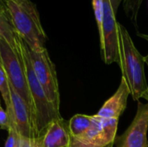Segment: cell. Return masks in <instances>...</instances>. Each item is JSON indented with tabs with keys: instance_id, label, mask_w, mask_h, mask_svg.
Wrapping results in <instances>:
<instances>
[{
	"instance_id": "3957f363",
	"label": "cell",
	"mask_w": 148,
	"mask_h": 147,
	"mask_svg": "<svg viewBox=\"0 0 148 147\" xmlns=\"http://www.w3.org/2000/svg\"><path fill=\"white\" fill-rule=\"evenodd\" d=\"M8 12L18 36L34 51L46 49L47 36L42 26L39 12L31 1L7 0Z\"/></svg>"
},
{
	"instance_id": "ba28073f",
	"label": "cell",
	"mask_w": 148,
	"mask_h": 147,
	"mask_svg": "<svg viewBox=\"0 0 148 147\" xmlns=\"http://www.w3.org/2000/svg\"><path fill=\"white\" fill-rule=\"evenodd\" d=\"M148 103L139 102L136 115L125 133L115 138L116 147H148Z\"/></svg>"
},
{
	"instance_id": "5b68a950",
	"label": "cell",
	"mask_w": 148,
	"mask_h": 147,
	"mask_svg": "<svg viewBox=\"0 0 148 147\" xmlns=\"http://www.w3.org/2000/svg\"><path fill=\"white\" fill-rule=\"evenodd\" d=\"M27 50L38 81L42 87L48 99L60 111V92L57 75L55 64L51 61L47 49L42 51H34L27 46Z\"/></svg>"
},
{
	"instance_id": "2e32d148",
	"label": "cell",
	"mask_w": 148,
	"mask_h": 147,
	"mask_svg": "<svg viewBox=\"0 0 148 147\" xmlns=\"http://www.w3.org/2000/svg\"><path fill=\"white\" fill-rule=\"evenodd\" d=\"M19 141L20 136L17 133L16 127L14 126H10L8 130V137L4 147H19Z\"/></svg>"
},
{
	"instance_id": "9c48e42d",
	"label": "cell",
	"mask_w": 148,
	"mask_h": 147,
	"mask_svg": "<svg viewBox=\"0 0 148 147\" xmlns=\"http://www.w3.org/2000/svg\"><path fill=\"white\" fill-rule=\"evenodd\" d=\"M11 109L8 113L10 126H15L20 137L27 139H36L32 115L30 110L23 98L16 92L10 84Z\"/></svg>"
},
{
	"instance_id": "44dd1931",
	"label": "cell",
	"mask_w": 148,
	"mask_h": 147,
	"mask_svg": "<svg viewBox=\"0 0 148 147\" xmlns=\"http://www.w3.org/2000/svg\"><path fill=\"white\" fill-rule=\"evenodd\" d=\"M6 2H7V0H0V11L6 13V14H9Z\"/></svg>"
},
{
	"instance_id": "4fadbf2b",
	"label": "cell",
	"mask_w": 148,
	"mask_h": 147,
	"mask_svg": "<svg viewBox=\"0 0 148 147\" xmlns=\"http://www.w3.org/2000/svg\"><path fill=\"white\" fill-rule=\"evenodd\" d=\"M95 115L75 114L69 121V128L70 135L77 138L85 134L94 125Z\"/></svg>"
},
{
	"instance_id": "52a82bcc",
	"label": "cell",
	"mask_w": 148,
	"mask_h": 147,
	"mask_svg": "<svg viewBox=\"0 0 148 147\" xmlns=\"http://www.w3.org/2000/svg\"><path fill=\"white\" fill-rule=\"evenodd\" d=\"M119 120L102 119L95 115V123L82 136H71L70 147H114Z\"/></svg>"
},
{
	"instance_id": "6da1fadb",
	"label": "cell",
	"mask_w": 148,
	"mask_h": 147,
	"mask_svg": "<svg viewBox=\"0 0 148 147\" xmlns=\"http://www.w3.org/2000/svg\"><path fill=\"white\" fill-rule=\"evenodd\" d=\"M119 66L134 101H148V85L144 71V56L136 49L127 29L118 23Z\"/></svg>"
},
{
	"instance_id": "7c38bea8",
	"label": "cell",
	"mask_w": 148,
	"mask_h": 147,
	"mask_svg": "<svg viewBox=\"0 0 148 147\" xmlns=\"http://www.w3.org/2000/svg\"><path fill=\"white\" fill-rule=\"evenodd\" d=\"M0 40L5 41L12 49L17 50L19 36L10 20V15L0 11Z\"/></svg>"
},
{
	"instance_id": "d6986e66",
	"label": "cell",
	"mask_w": 148,
	"mask_h": 147,
	"mask_svg": "<svg viewBox=\"0 0 148 147\" xmlns=\"http://www.w3.org/2000/svg\"><path fill=\"white\" fill-rule=\"evenodd\" d=\"M0 127L7 131L10 127V120L9 115L7 112L3 110L1 105H0Z\"/></svg>"
},
{
	"instance_id": "5bb4252c",
	"label": "cell",
	"mask_w": 148,
	"mask_h": 147,
	"mask_svg": "<svg viewBox=\"0 0 148 147\" xmlns=\"http://www.w3.org/2000/svg\"><path fill=\"white\" fill-rule=\"evenodd\" d=\"M0 94L6 106V112L8 113L11 109L10 85H9V80H8L6 72L3 68V66L1 61H0Z\"/></svg>"
},
{
	"instance_id": "8992f818",
	"label": "cell",
	"mask_w": 148,
	"mask_h": 147,
	"mask_svg": "<svg viewBox=\"0 0 148 147\" xmlns=\"http://www.w3.org/2000/svg\"><path fill=\"white\" fill-rule=\"evenodd\" d=\"M99 30L101 52L106 64L119 62L118 23L109 0H103V14Z\"/></svg>"
},
{
	"instance_id": "8fae6325",
	"label": "cell",
	"mask_w": 148,
	"mask_h": 147,
	"mask_svg": "<svg viewBox=\"0 0 148 147\" xmlns=\"http://www.w3.org/2000/svg\"><path fill=\"white\" fill-rule=\"evenodd\" d=\"M41 147H70L71 135L69 121L61 118L53 121L40 138Z\"/></svg>"
},
{
	"instance_id": "9a60e30c",
	"label": "cell",
	"mask_w": 148,
	"mask_h": 147,
	"mask_svg": "<svg viewBox=\"0 0 148 147\" xmlns=\"http://www.w3.org/2000/svg\"><path fill=\"white\" fill-rule=\"evenodd\" d=\"M143 0H124L123 8L127 16L133 22V23L137 26L138 16L140 9L141 7Z\"/></svg>"
},
{
	"instance_id": "7a4b0ae2",
	"label": "cell",
	"mask_w": 148,
	"mask_h": 147,
	"mask_svg": "<svg viewBox=\"0 0 148 147\" xmlns=\"http://www.w3.org/2000/svg\"><path fill=\"white\" fill-rule=\"evenodd\" d=\"M18 49L21 53L27 82L29 86L30 99L32 102V120L36 139H40L47 130L48 126L55 120L62 118L60 111L48 99L42 87L38 81L29 57L27 45L19 37Z\"/></svg>"
},
{
	"instance_id": "7402d4cb",
	"label": "cell",
	"mask_w": 148,
	"mask_h": 147,
	"mask_svg": "<svg viewBox=\"0 0 148 147\" xmlns=\"http://www.w3.org/2000/svg\"><path fill=\"white\" fill-rule=\"evenodd\" d=\"M140 37H142V38H144L145 40H147L148 42V35H145V34H138Z\"/></svg>"
},
{
	"instance_id": "603a6c76",
	"label": "cell",
	"mask_w": 148,
	"mask_h": 147,
	"mask_svg": "<svg viewBox=\"0 0 148 147\" xmlns=\"http://www.w3.org/2000/svg\"><path fill=\"white\" fill-rule=\"evenodd\" d=\"M144 61H145V63H147L148 66V55L147 56H144Z\"/></svg>"
},
{
	"instance_id": "e0dca14e",
	"label": "cell",
	"mask_w": 148,
	"mask_h": 147,
	"mask_svg": "<svg viewBox=\"0 0 148 147\" xmlns=\"http://www.w3.org/2000/svg\"><path fill=\"white\" fill-rule=\"evenodd\" d=\"M92 6H93L97 27L98 29H100L102 21V14H103V0H92Z\"/></svg>"
},
{
	"instance_id": "cb8c5ba5",
	"label": "cell",
	"mask_w": 148,
	"mask_h": 147,
	"mask_svg": "<svg viewBox=\"0 0 148 147\" xmlns=\"http://www.w3.org/2000/svg\"><path fill=\"white\" fill-rule=\"evenodd\" d=\"M15 1H17V2H27V1H30V0H15Z\"/></svg>"
},
{
	"instance_id": "ffe728a7",
	"label": "cell",
	"mask_w": 148,
	"mask_h": 147,
	"mask_svg": "<svg viewBox=\"0 0 148 147\" xmlns=\"http://www.w3.org/2000/svg\"><path fill=\"white\" fill-rule=\"evenodd\" d=\"M124 1V0H109V3H110V5L114 12V14L116 15L117 11H118V9H119V6L121 4V3Z\"/></svg>"
},
{
	"instance_id": "277c9868",
	"label": "cell",
	"mask_w": 148,
	"mask_h": 147,
	"mask_svg": "<svg viewBox=\"0 0 148 147\" xmlns=\"http://www.w3.org/2000/svg\"><path fill=\"white\" fill-rule=\"evenodd\" d=\"M0 61L6 72L10 84L25 101L32 115V102L25 68L19 49L16 50L5 41L0 40Z\"/></svg>"
},
{
	"instance_id": "30bf717a",
	"label": "cell",
	"mask_w": 148,
	"mask_h": 147,
	"mask_svg": "<svg viewBox=\"0 0 148 147\" xmlns=\"http://www.w3.org/2000/svg\"><path fill=\"white\" fill-rule=\"evenodd\" d=\"M129 94L128 87L121 77V84L115 94L104 103L95 115L102 119L119 120L127 107Z\"/></svg>"
},
{
	"instance_id": "ac0fdd59",
	"label": "cell",
	"mask_w": 148,
	"mask_h": 147,
	"mask_svg": "<svg viewBox=\"0 0 148 147\" xmlns=\"http://www.w3.org/2000/svg\"><path fill=\"white\" fill-rule=\"evenodd\" d=\"M19 147H41L40 139H27L20 137Z\"/></svg>"
}]
</instances>
